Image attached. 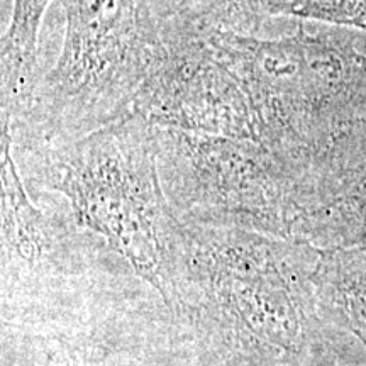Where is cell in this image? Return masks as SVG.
Instances as JSON below:
<instances>
[{
	"mask_svg": "<svg viewBox=\"0 0 366 366\" xmlns=\"http://www.w3.org/2000/svg\"><path fill=\"white\" fill-rule=\"evenodd\" d=\"M163 53L141 86L132 116L154 127L256 141L248 97L200 31L162 26Z\"/></svg>",
	"mask_w": 366,
	"mask_h": 366,
	"instance_id": "obj_6",
	"label": "cell"
},
{
	"mask_svg": "<svg viewBox=\"0 0 366 366\" xmlns=\"http://www.w3.org/2000/svg\"><path fill=\"white\" fill-rule=\"evenodd\" d=\"M27 189L56 192L75 222L149 283L170 307L180 277L183 224L163 192L154 127L137 116L66 143L14 148Z\"/></svg>",
	"mask_w": 366,
	"mask_h": 366,
	"instance_id": "obj_3",
	"label": "cell"
},
{
	"mask_svg": "<svg viewBox=\"0 0 366 366\" xmlns=\"http://www.w3.org/2000/svg\"><path fill=\"white\" fill-rule=\"evenodd\" d=\"M48 366H112L104 365L100 361H89L85 358H79V356H71L66 353H54L49 355Z\"/></svg>",
	"mask_w": 366,
	"mask_h": 366,
	"instance_id": "obj_12",
	"label": "cell"
},
{
	"mask_svg": "<svg viewBox=\"0 0 366 366\" xmlns=\"http://www.w3.org/2000/svg\"><path fill=\"white\" fill-rule=\"evenodd\" d=\"M154 144L163 192L182 224L294 241L299 194L258 141L154 127Z\"/></svg>",
	"mask_w": 366,
	"mask_h": 366,
	"instance_id": "obj_5",
	"label": "cell"
},
{
	"mask_svg": "<svg viewBox=\"0 0 366 366\" xmlns=\"http://www.w3.org/2000/svg\"><path fill=\"white\" fill-rule=\"evenodd\" d=\"M197 31L241 84L256 141L294 183L302 216L329 202L366 159V58L302 26L277 39Z\"/></svg>",
	"mask_w": 366,
	"mask_h": 366,
	"instance_id": "obj_1",
	"label": "cell"
},
{
	"mask_svg": "<svg viewBox=\"0 0 366 366\" xmlns=\"http://www.w3.org/2000/svg\"><path fill=\"white\" fill-rule=\"evenodd\" d=\"M159 26H185L192 29H231L234 7L241 0H153Z\"/></svg>",
	"mask_w": 366,
	"mask_h": 366,
	"instance_id": "obj_11",
	"label": "cell"
},
{
	"mask_svg": "<svg viewBox=\"0 0 366 366\" xmlns=\"http://www.w3.org/2000/svg\"><path fill=\"white\" fill-rule=\"evenodd\" d=\"M315 288L322 319L342 324L366 346V244L320 251Z\"/></svg>",
	"mask_w": 366,
	"mask_h": 366,
	"instance_id": "obj_9",
	"label": "cell"
},
{
	"mask_svg": "<svg viewBox=\"0 0 366 366\" xmlns=\"http://www.w3.org/2000/svg\"><path fill=\"white\" fill-rule=\"evenodd\" d=\"M63 43L29 102L7 124L14 148L79 139L132 116L163 53L153 0H53Z\"/></svg>",
	"mask_w": 366,
	"mask_h": 366,
	"instance_id": "obj_4",
	"label": "cell"
},
{
	"mask_svg": "<svg viewBox=\"0 0 366 366\" xmlns=\"http://www.w3.org/2000/svg\"><path fill=\"white\" fill-rule=\"evenodd\" d=\"M319 258L320 249L299 241L183 224L173 309L236 365L307 366L322 320Z\"/></svg>",
	"mask_w": 366,
	"mask_h": 366,
	"instance_id": "obj_2",
	"label": "cell"
},
{
	"mask_svg": "<svg viewBox=\"0 0 366 366\" xmlns=\"http://www.w3.org/2000/svg\"><path fill=\"white\" fill-rule=\"evenodd\" d=\"M73 232L36 207L14 157L12 134L2 124V262L4 272H63L71 258Z\"/></svg>",
	"mask_w": 366,
	"mask_h": 366,
	"instance_id": "obj_7",
	"label": "cell"
},
{
	"mask_svg": "<svg viewBox=\"0 0 366 366\" xmlns=\"http://www.w3.org/2000/svg\"><path fill=\"white\" fill-rule=\"evenodd\" d=\"M53 0H12L11 19L2 38V122H12L26 104L36 85L38 41L46 9Z\"/></svg>",
	"mask_w": 366,
	"mask_h": 366,
	"instance_id": "obj_8",
	"label": "cell"
},
{
	"mask_svg": "<svg viewBox=\"0 0 366 366\" xmlns=\"http://www.w3.org/2000/svg\"><path fill=\"white\" fill-rule=\"evenodd\" d=\"M268 16L336 22L366 27V0H241L232 12V29Z\"/></svg>",
	"mask_w": 366,
	"mask_h": 366,
	"instance_id": "obj_10",
	"label": "cell"
}]
</instances>
